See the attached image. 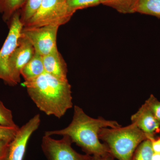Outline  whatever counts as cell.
<instances>
[{
    "label": "cell",
    "mask_w": 160,
    "mask_h": 160,
    "mask_svg": "<svg viewBox=\"0 0 160 160\" xmlns=\"http://www.w3.org/2000/svg\"><path fill=\"white\" fill-rule=\"evenodd\" d=\"M135 12L160 18V0H138Z\"/></svg>",
    "instance_id": "14"
},
{
    "label": "cell",
    "mask_w": 160,
    "mask_h": 160,
    "mask_svg": "<svg viewBox=\"0 0 160 160\" xmlns=\"http://www.w3.org/2000/svg\"><path fill=\"white\" fill-rule=\"evenodd\" d=\"M45 72L42 56L35 52L31 59L21 70V75L25 81H27L37 78Z\"/></svg>",
    "instance_id": "12"
},
{
    "label": "cell",
    "mask_w": 160,
    "mask_h": 160,
    "mask_svg": "<svg viewBox=\"0 0 160 160\" xmlns=\"http://www.w3.org/2000/svg\"><path fill=\"white\" fill-rule=\"evenodd\" d=\"M45 71L62 81H68V69L65 61L58 49L42 56Z\"/></svg>",
    "instance_id": "11"
},
{
    "label": "cell",
    "mask_w": 160,
    "mask_h": 160,
    "mask_svg": "<svg viewBox=\"0 0 160 160\" xmlns=\"http://www.w3.org/2000/svg\"><path fill=\"white\" fill-rule=\"evenodd\" d=\"M102 128L99 138L108 146L113 158L119 160H132L136 149L144 140L149 139L135 124L117 128Z\"/></svg>",
    "instance_id": "3"
},
{
    "label": "cell",
    "mask_w": 160,
    "mask_h": 160,
    "mask_svg": "<svg viewBox=\"0 0 160 160\" xmlns=\"http://www.w3.org/2000/svg\"><path fill=\"white\" fill-rule=\"evenodd\" d=\"M74 13L69 9L67 0H42L37 11L24 27H59L68 22Z\"/></svg>",
    "instance_id": "4"
},
{
    "label": "cell",
    "mask_w": 160,
    "mask_h": 160,
    "mask_svg": "<svg viewBox=\"0 0 160 160\" xmlns=\"http://www.w3.org/2000/svg\"><path fill=\"white\" fill-rule=\"evenodd\" d=\"M145 104L151 110L155 118L160 123V102L153 95H151Z\"/></svg>",
    "instance_id": "20"
},
{
    "label": "cell",
    "mask_w": 160,
    "mask_h": 160,
    "mask_svg": "<svg viewBox=\"0 0 160 160\" xmlns=\"http://www.w3.org/2000/svg\"><path fill=\"white\" fill-rule=\"evenodd\" d=\"M153 153L150 140H144L136 149L132 160H152Z\"/></svg>",
    "instance_id": "17"
},
{
    "label": "cell",
    "mask_w": 160,
    "mask_h": 160,
    "mask_svg": "<svg viewBox=\"0 0 160 160\" xmlns=\"http://www.w3.org/2000/svg\"><path fill=\"white\" fill-rule=\"evenodd\" d=\"M42 1V0H25L22 7L20 10V19L23 26L36 12Z\"/></svg>",
    "instance_id": "16"
},
{
    "label": "cell",
    "mask_w": 160,
    "mask_h": 160,
    "mask_svg": "<svg viewBox=\"0 0 160 160\" xmlns=\"http://www.w3.org/2000/svg\"><path fill=\"white\" fill-rule=\"evenodd\" d=\"M131 120L132 123L135 124L149 140L160 133V123L145 103L132 116Z\"/></svg>",
    "instance_id": "10"
},
{
    "label": "cell",
    "mask_w": 160,
    "mask_h": 160,
    "mask_svg": "<svg viewBox=\"0 0 160 160\" xmlns=\"http://www.w3.org/2000/svg\"><path fill=\"white\" fill-rule=\"evenodd\" d=\"M19 128H13L0 125V140L11 142L15 137Z\"/></svg>",
    "instance_id": "21"
},
{
    "label": "cell",
    "mask_w": 160,
    "mask_h": 160,
    "mask_svg": "<svg viewBox=\"0 0 160 160\" xmlns=\"http://www.w3.org/2000/svg\"><path fill=\"white\" fill-rule=\"evenodd\" d=\"M121 126L116 121L106 120L101 117L97 119L90 117L79 106H75L72 121L69 126L59 130L46 131L44 134L50 136H67L86 154L101 156L111 153L106 144L100 142V129Z\"/></svg>",
    "instance_id": "1"
},
{
    "label": "cell",
    "mask_w": 160,
    "mask_h": 160,
    "mask_svg": "<svg viewBox=\"0 0 160 160\" xmlns=\"http://www.w3.org/2000/svg\"><path fill=\"white\" fill-rule=\"evenodd\" d=\"M11 142L0 140V160H6Z\"/></svg>",
    "instance_id": "22"
},
{
    "label": "cell",
    "mask_w": 160,
    "mask_h": 160,
    "mask_svg": "<svg viewBox=\"0 0 160 160\" xmlns=\"http://www.w3.org/2000/svg\"><path fill=\"white\" fill-rule=\"evenodd\" d=\"M41 122L40 115L37 114L19 128L10 143L6 160H23L29 139L38 129Z\"/></svg>",
    "instance_id": "9"
},
{
    "label": "cell",
    "mask_w": 160,
    "mask_h": 160,
    "mask_svg": "<svg viewBox=\"0 0 160 160\" xmlns=\"http://www.w3.org/2000/svg\"><path fill=\"white\" fill-rule=\"evenodd\" d=\"M25 0H0V13L3 21L9 22L12 16L22 7Z\"/></svg>",
    "instance_id": "13"
},
{
    "label": "cell",
    "mask_w": 160,
    "mask_h": 160,
    "mask_svg": "<svg viewBox=\"0 0 160 160\" xmlns=\"http://www.w3.org/2000/svg\"><path fill=\"white\" fill-rule=\"evenodd\" d=\"M113 158H114L111 154H109L101 156H92L91 158L89 160H114Z\"/></svg>",
    "instance_id": "24"
},
{
    "label": "cell",
    "mask_w": 160,
    "mask_h": 160,
    "mask_svg": "<svg viewBox=\"0 0 160 160\" xmlns=\"http://www.w3.org/2000/svg\"><path fill=\"white\" fill-rule=\"evenodd\" d=\"M152 160H160V153L154 152Z\"/></svg>",
    "instance_id": "25"
},
{
    "label": "cell",
    "mask_w": 160,
    "mask_h": 160,
    "mask_svg": "<svg viewBox=\"0 0 160 160\" xmlns=\"http://www.w3.org/2000/svg\"><path fill=\"white\" fill-rule=\"evenodd\" d=\"M59 27L55 26H23L22 35L29 40L36 52L44 56L58 49L57 38Z\"/></svg>",
    "instance_id": "7"
},
{
    "label": "cell",
    "mask_w": 160,
    "mask_h": 160,
    "mask_svg": "<svg viewBox=\"0 0 160 160\" xmlns=\"http://www.w3.org/2000/svg\"><path fill=\"white\" fill-rule=\"evenodd\" d=\"M34 48L28 39L21 35L17 47L12 55L9 63L10 86L18 85L21 81V71L34 55Z\"/></svg>",
    "instance_id": "8"
},
{
    "label": "cell",
    "mask_w": 160,
    "mask_h": 160,
    "mask_svg": "<svg viewBox=\"0 0 160 160\" xmlns=\"http://www.w3.org/2000/svg\"><path fill=\"white\" fill-rule=\"evenodd\" d=\"M150 140L154 153H160V137L152 138Z\"/></svg>",
    "instance_id": "23"
},
{
    "label": "cell",
    "mask_w": 160,
    "mask_h": 160,
    "mask_svg": "<svg viewBox=\"0 0 160 160\" xmlns=\"http://www.w3.org/2000/svg\"><path fill=\"white\" fill-rule=\"evenodd\" d=\"M67 2L69 9L74 13L77 10L102 4L101 0H67Z\"/></svg>",
    "instance_id": "19"
},
{
    "label": "cell",
    "mask_w": 160,
    "mask_h": 160,
    "mask_svg": "<svg viewBox=\"0 0 160 160\" xmlns=\"http://www.w3.org/2000/svg\"><path fill=\"white\" fill-rule=\"evenodd\" d=\"M9 23V32L0 49V79L2 80L6 85L10 86L9 61L12 55L17 47L24 26L20 19V10L14 13Z\"/></svg>",
    "instance_id": "5"
},
{
    "label": "cell",
    "mask_w": 160,
    "mask_h": 160,
    "mask_svg": "<svg viewBox=\"0 0 160 160\" xmlns=\"http://www.w3.org/2000/svg\"><path fill=\"white\" fill-rule=\"evenodd\" d=\"M27 93L40 111L60 119L73 106L71 86L45 72L24 82Z\"/></svg>",
    "instance_id": "2"
},
{
    "label": "cell",
    "mask_w": 160,
    "mask_h": 160,
    "mask_svg": "<svg viewBox=\"0 0 160 160\" xmlns=\"http://www.w3.org/2000/svg\"><path fill=\"white\" fill-rule=\"evenodd\" d=\"M0 125L13 128H19L15 123L12 112L0 101Z\"/></svg>",
    "instance_id": "18"
},
{
    "label": "cell",
    "mask_w": 160,
    "mask_h": 160,
    "mask_svg": "<svg viewBox=\"0 0 160 160\" xmlns=\"http://www.w3.org/2000/svg\"><path fill=\"white\" fill-rule=\"evenodd\" d=\"M72 142L67 136L57 140L52 136L44 134L41 147L48 160H89L92 156L82 154L72 147Z\"/></svg>",
    "instance_id": "6"
},
{
    "label": "cell",
    "mask_w": 160,
    "mask_h": 160,
    "mask_svg": "<svg viewBox=\"0 0 160 160\" xmlns=\"http://www.w3.org/2000/svg\"><path fill=\"white\" fill-rule=\"evenodd\" d=\"M138 0H101L102 4L123 13H134Z\"/></svg>",
    "instance_id": "15"
}]
</instances>
